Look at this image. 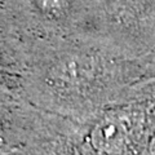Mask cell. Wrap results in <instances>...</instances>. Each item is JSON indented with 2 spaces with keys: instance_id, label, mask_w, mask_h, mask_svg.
<instances>
[{
  "instance_id": "cell-1",
  "label": "cell",
  "mask_w": 155,
  "mask_h": 155,
  "mask_svg": "<svg viewBox=\"0 0 155 155\" xmlns=\"http://www.w3.org/2000/svg\"><path fill=\"white\" fill-rule=\"evenodd\" d=\"M5 9L21 19L50 28L93 21L90 0H4Z\"/></svg>"
},
{
  "instance_id": "cell-2",
  "label": "cell",
  "mask_w": 155,
  "mask_h": 155,
  "mask_svg": "<svg viewBox=\"0 0 155 155\" xmlns=\"http://www.w3.org/2000/svg\"><path fill=\"white\" fill-rule=\"evenodd\" d=\"M125 140L123 125L116 120H106L98 124L92 133L93 145L106 153H115L120 150Z\"/></svg>"
}]
</instances>
